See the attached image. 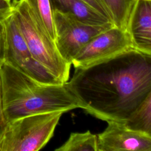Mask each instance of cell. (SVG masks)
<instances>
[{"label": "cell", "instance_id": "cell-1", "mask_svg": "<svg viewBox=\"0 0 151 151\" xmlns=\"http://www.w3.org/2000/svg\"><path fill=\"white\" fill-rule=\"evenodd\" d=\"M65 84L87 113L107 122L124 123L151 90V55L132 48L75 69Z\"/></svg>", "mask_w": 151, "mask_h": 151}, {"label": "cell", "instance_id": "cell-2", "mask_svg": "<svg viewBox=\"0 0 151 151\" xmlns=\"http://www.w3.org/2000/svg\"><path fill=\"white\" fill-rule=\"evenodd\" d=\"M4 110L8 122L35 114L82 108L65 83H40L4 63L0 66Z\"/></svg>", "mask_w": 151, "mask_h": 151}, {"label": "cell", "instance_id": "cell-3", "mask_svg": "<svg viewBox=\"0 0 151 151\" xmlns=\"http://www.w3.org/2000/svg\"><path fill=\"white\" fill-rule=\"evenodd\" d=\"M13 14L33 57L61 83L69 78L71 65L60 54L54 41L41 28L24 0H14Z\"/></svg>", "mask_w": 151, "mask_h": 151}, {"label": "cell", "instance_id": "cell-4", "mask_svg": "<svg viewBox=\"0 0 151 151\" xmlns=\"http://www.w3.org/2000/svg\"><path fill=\"white\" fill-rule=\"evenodd\" d=\"M64 112L35 114L8 122L0 151H37L49 142Z\"/></svg>", "mask_w": 151, "mask_h": 151}, {"label": "cell", "instance_id": "cell-5", "mask_svg": "<svg viewBox=\"0 0 151 151\" xmlns=\"http://www.w3.org/2000/svg\"><path fill=\"white\" fill-rule=\"evenodd\" d=\"M4 22L6 37L5 63L40 83H63L33 57L18 27L13 12Z\"/></svg>", "mask_w": 151, "mask_h": 151}, {"label": "cell", "instance_id": "cell-6", "mask_svg": "<svg viewBox=\"0 0 151 151\" xmlns=\"http://www.w3.org/2000/svg\"><path fill=\"white\" fill-rule=\"evenodd\" d=\"M55 43L62 57L71 64L81 49L94 37L114 26H97L81 22L70 14L53 10Z\"/></svg>", "mask_w": 151, "mask_h": 151}, {"label": "cell", "instance_id": "cell-7", "mask_svg": "<svg viewBox=\"0 0 151 151\" xmlns=\"http://www.w3.org/2000/svg\"><path fill=\"white\" fill-rule=\"evenodd\" d=\"M132 48L127 31L113 26L91 38L75 56L71 64L75 69L88 68Z\"/></svg>", "mask_w": 151, "mask_h": 151}, {"label": "cell", "instance_id": "cell-8", "mask_svg": "<svg viewBox=\"0 0 151 151\" xmlns=\"http://www.w3.org/2000/svg\"><path fill=\"white\" fill-rule=\"evenodd\" d=\"M97 134V151H151V137L127 128L123 123L107 122Z\"/></svg>", "mask_w": 151, "mask_h": 151}, {"label": "cell", "instance_id": "cell-9", "mask_svg": "<svg viewBox=\"0 0 151 151\" xmlns=\"http://www.w3.org/2000/svg\"><path fill=\"white\" fill-rule=\"evenodd\" d=\"M126 31L134 49L151 55V1L136 0Z\"/></svg>", "mask_w": 151, "mask_h": 151}, {"label": "cell", "instance_id": "cell-10", "mask_svg": "<svg viewBox=\"0 0 151 151\" xmlns=\"http://www.w3.org/2000/svg\"><path fill=\"white\" fill-rule=\"evenodd\" d=\"M50 2L52 10L70 14L85 24L97 26L113 25L107 18L82 0H50Z\"/></svg>", "mask_w": 151, "mask_h": 151}, {"label": "cell", "instance_id": "cell-11", "mask_svg": "<svg viewBox=\"0 0 151 151\" xmlns=\"http://www.w3.org/2000/svg\"><path fill=\"white\" fill-rule=\"evenodd\" d=\"M37 22L54 41L55 40V30L53 10L50 0H24Z\"/></svg>", "mask_w": 151, "mask_h": 151}, {"label": "cell", "instance_id": "cell-12", "mask_svg": "<svg viewBox=\"0 0 151 151\" xmlns=\"http://www.w3.org/2000/svg\"><path fill=\"white\" fill-rule=\"evenodd\" d=\"M124 125L129 129L151 137V90Z\"/></svg>", "mask_w": 151, "mask_h": 151}, {"label": "cell", "instance_id": "cell-13", "mask_svg": "<svg viewBox=\"0 0 151 151\" xmlns=\"http://www.w3.org/2000/svg\"><path fill=\"white\" fill-rule=\"evenodd\" d=\"M113 25L126 30L129 19L136 0H103Z\"/></svg>", "mask_w": 151, "mask_h": 151}, {"label": "cell", "instance_id": "cell-14", "mask_svg": "<svg viewBox=\"0 0 151 151\" xmlns=\"http://www.w3.org/2000/svg\"><path fill=\"white\" fill-rule=\"evenodd\" d=\"M55 151H97V137L89 130L71 133L68 139Z\"/></svg>", "mask_w": 151, "mask_h": 151}, {"label": "cell", "instance_id": "cell-15", "mask_svg": "<svg viewBox=\"0 0 151 151\" xmlns=\"http://www.w3.org/2000/svg\"><path fill=\"white\" fill-rule=\"evenodd\" d=\"M82 1H83L84 2H85L89 5H90L91 7L94 8L96 10L99 11L102 15L105 16L112 23L109 11L103 0H82Z\"/></svg>", "mask_w": 151, "mask_h": 151}, {"label": "cell", "instance_id": "cell-16", "mask_svg": "<svg viewBox=\"0 0 151 151\" xmlns=\"http://www.w3.org/2000/svg\"><path fill=\"white\" fill-rule=\"evenodd\" d=\"M6 51L5 28L4 21L0 22V66L5 62Z\"/></svg>", "mask_w": 151, "mask_h": 151}, {"label": "cell", "instance_id": "cell-17", "mask_svg": "<svg viewBox=\"0 0 151 151\" xmlns=\"http://www.w3.org/2000/svg\"><path fill=\"white\" fill-rule=\"evenodd\" d=\"M8 124V120L6 118L3 105V99L2 93L1 83L0 79V137L4 133Z\"/></svg>", "mask_w": 151, "mask_h": 151}, {"label": "cell", "instance_id": "cell-18", "mask_svg": "<svg viewBox=\"0 0 151 151\" xmlns=\"http://www.w3.org/2000/svg\"><path fill=\"white\" fill-rule=\"evenodd\" d=\"M12 9V2L11 0H0V11Z\"/></svg>", "mask_w": 151, "mask_h": 151}, {"label": "cell", "instance_id": "cell-19", "mask_svg": "<svg viewBox=\"0 0 151 151\" xmlns=\"http://www.w3.org/2000/svg\"><path fill=\"white\" fill-rule=\"evenodd\" d=\"M13 12L12 10L8 11H0V22L5 19L9 15H10Z\"/></svg>", "mask_w": 151, "mask_h": 151}, {"label": "cell", "instance_id": "cell-20", "mask_svg": "<svg viewBox=\"0 0 151 151\" xmlns=\"http://www.w3.org/2000/svg\"><path fill=\"white\" fill-rule=\"evenodd\" d=\"M146 1H151V0H146Z\"/></svg>", "mask_w": 151, "mask_h": 151}]
</instances>
